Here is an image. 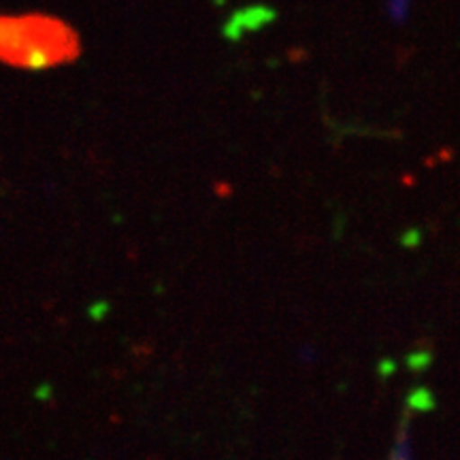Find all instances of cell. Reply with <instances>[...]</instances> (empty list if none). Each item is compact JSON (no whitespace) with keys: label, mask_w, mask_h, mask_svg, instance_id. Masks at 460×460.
I'll return each instance as SVG.
<instances>
[{"label":"cell","mask_w":460,"mask_h":460,"mask_svg":"<svg viewBox=\"0 0 460 460\" xmlns=\"http://www.w3.org/2000/svg\"><path fill=\"white\" fill-rule=\"evenodd\" d=\"M82 37L56 15H0V62L24 71L66 66L82 56Z\"/></svg>","instance_id":"1"},{"label":"cell","mask_w":460,"mask_h":460,"mask_svg":"<svg viewBox=\"0 0 460 460\" xmlns=\"http://www.w3.org/2000/svg\"><path fill=\"white\" fill-rule=\"evenodd\" d=\"M384 4H386V15L394 24H402V22L410 20L413 0H384Z\"/></svg>","instance_id":"2"},{"label":"cell","mask_w":460,"mask_h":460,"mask_svg":"<svg viewBox=\"0 0 460 460\" xmlns=\"http://www.w3.org/2000/svg\"><path fill=\"white\" fill-rule=\"evenodd\" d=\"M390 460H411V429L410 424H402L399 430V437H396V446L393 450V456Z\"/></svg>","instance_id":"3"}]
</instances>
